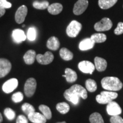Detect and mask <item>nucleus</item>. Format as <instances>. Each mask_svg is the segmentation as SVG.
I'll return each mask as SVG.
<instances>
[{
	"mask_svg": "<svg viewBox=\"0 0 123 123\" xmlns=\"http://www.w3.org/2000/svg\"><path fill=\"white\" fill-rule=\"evenodd\" d=\"M64 97L67 100L76 105L79 101V98L86 99L88 97L87 91L79 84H74L64 92Z\"/></svg>",
	"mask_w": 123,
	"mask_h": 123,
	"instance_id": "nucleus-1",
	"label": "nucleus"
},
{
	"mask_svg": "<svg viewBox=\"0 0 123 123\" xmlns=\"http://www.w3.org/2000/svg\"><path fill=\"white\" fill-rule=\"evenodd\" d=\"M101 84L104 89L111 91H117L123 87L122 82L117 77H105L101 80Z\"/></svg>",
	"mask_w": 123,
	"mask_h": 123,
	"instance_id": "nucleus-2",
	"label": "nucleus"
},
{
	"mask_svg": "<svg viewBox=\"0 0 123 123\" xmlns=\"http://www.w3.org/2000/svg\"><path fill=\"white\" fill-rule=\"evenodd\" d=\"M118 96L117 93L112 91H102L100 94L98 95L96 97V100L99 104H108L112 100L116 99Z\"/></svg>",
	"mask_w": 123,
	"mask_h": 123,
	"instance_id": "nucleus-3",
	"label": "nucleus"
},
{
	"mask_svg": "<svg viewBox=\"0 0 123 123\" xmlns=\"http://www.w3.org/2000/svg\"><path fill=\"white\" fill-rule=\"evenodd\" d=\"M82 28V25L80 23L74 20L71 21L66 29V33L70 37L75 38L79 34Z\"/></svg>",
	"mask_w": 123,
	"mask_h": 123,
	"instance_id": "nucleus-4",
	"label": "nucleus"
},
{
	"mask_svg": "<svg viewBox=\"0 0 123 123\" xmlns=\"http://www.w3.org/2000/svg\"><path fill=\"white\" fill-rule=\"evenodd\" d=\"M37 88V81L34 78H30L25 82L24 86V92L27 97H31L34 94Z\"/></svg>",
	"mask_w": 123,
	"mask_h": 123,
	"instance_id": "nucleus-5",
	"label": "nucleus"
},
{
	"mask_svg": "<svg viewBox=\"0 0 123 123\" xmlns=\"http://www.w3.org/2000/svg\"><path fill=\"white\" fill-rule=\"evenodd\" d=\"M112 25L113 24L110 18L105 17L95 24L94 29L97 31H105L110 30L112 28Z\"/></svg>",
	"mask_w": 123,
	"mask_h": 123,
	"instance_id": "nucleus-6",
	"label": "nucleus"
},
{
	"mask_svg": "<svg viewBox=\"0 0 123 123\" xmlns=\"http://www.w3.org/2000/svg\"><path fill=\"white\" fill-rule=\"evenodd\" d=\"M12 68L10 62L5 58H0V78L6 76Z\"/></svg>",
	"mask_w": 123,
	"mask_h": 123,
	"instance_id": "nucleus-7",
	"label": "nucleus"
},
{
	"mask_svg": "<svg viewBox=\"0 0 123 123\" xmlns=\"http://www.w3.org/2000/svg\"><path fill=\"white\" fill-rule=\"evenodd\" d=\"M78 68L82 73L84 74H92L95 69V64L88 61H83L78 64Z\"/></svg>",
	"mask_w": 123,
	"mask_h": 123,
	"instance_id": "nucleus-8",
	"label": "nucleus"
},
{
	"mask_svg": "<svg viewBox=\"0 0 123 123\" xmlns=\"http://www.w3.org/2000/svg\"><path fill=\"white\" fill-rule=\"evenodd\" d=\"M88 5V0H78L74 6L73 12L74 14L79 15L83 13L87 9Z\"/></svg>",
	"mask_w": 123,
	"mask_h": 123,
	"instance_id": "nucleus-9",
	"label": "nucleus"
},
{
	"mask_svg": "<svg viewBox=\"0 0 123 123\" xmlns=\"http://www.w3.org/2000/svg\"><path fill=\"white\" fill-rule=\"evenodd\" d=\"M54 58V57L53 54L50 51H47L43 55L39 54L36 56V59L38 62L43 65H47L51 63L53 61Z\"/></svg>",
	"mask_w": 123,
	"mask_h": 123,
	"instance_id": "nucleus-10",
	"label": "nucleus"
},
{
	"mask_svg": "<svg viewBox=\"0 0 123 123\" xmlns=\"http://www.w3.org/2000/svg\"><path fill=\"white\" fill-rule=\"evenodd\" d=\"M18 85V80L12 78L6 81L2 86V90L5 93H9L17 88Z\"/></svg>",
	"mask_w": 123,
	"mask_h": 123,
	"instance_id": "nucleus-11",
	"label": "nucleus"
},
{
	"mask_svg": "<svg viewBox=\"0 0 123 123\" xmlns=\"http://www.w3.org/2000/svg\"><path fill=\"white\" fill-rule=\"evenodd\" d=\"M27 14V8L25 5H22L17 9L15 14V20L18 24H21L25 21Z\"/></svg>",
	"mask_w": 123,
	"mask_h": 123,
	"instance_id": "nucleus-12",
	"label": "nucleus"
},
{
	"mask_svg": "<svg viewBox=\"0 0 123 123\" xmlns=\"http://www.w3.org/2000/svg\"><path fill=\"white\" fill-rule=\"evenodd\" d=\"M107 112L108 114L111 116L119 115L122 112L121 107L115 101H111L109 103L107 106Z\"/></svg>",
	"mask_w": 123,
	"mask_h": 123,
	"instance_id": "nucleus-13",
	"label": "nucleus"
},
{
	"mask_svg": "<svg viewBox=\"0 0 123 123\" xmlns=\"http://www.w3.org/2000/svg\"><path fill=\"white\" fill-rule=\"evenodd\" d=\"M27 116L29 120L33 123H46L47 120L43 115L36 112L30 113Z\"/></svg>",
	"mask_w": 123,
	"mask_h": 123,
	"instance_id": "nucleus-14",
	"label": "nucleus"
},
{
	"mask_svg": "<svg viewBox=\"0 0 123 123\" xmlns=\"http://www.w3.org/2000/svg\"><path fill=\"white\" fill-rule=\"evenodd\" d=\"M12 37L15 42L19 43L23 41H25L27 36L25 35L24 31L21 29H15L13 31Z\"/></svg>",
	"mask_w": 123,
	"mask_h": 123,
	"instance_id": "nucleus-15",
	"label": "nucleus"
},
{
	"mask_svg": "<svg viewBox=\"0 0 123 123\" xmlns=\"http://www.w3.org/2000/svg\"><path fill=\"white\" fill-rule=\"evenodd\" d=\"M94 61L95 68L98 71L102 72L106 70L107 67V62L106 61V60L102 58L96 56V57L95 58Z\"/></svg>",
	"mask_w": 123,
	"mask_h": 123,
	"instance_id": "nucleus-16",
	"label": "nucleus"
},
{
	"mask_svg": "<svg viewBox=\"0 0 123 123\" xmlns=\"http://www.w3.org/2000/svg\"><path fill=\"white\" fill-rule=\"evenodd\" d=\"M95 44V42L91 39V38H87L80 42L79 45V48L81 51L88 50L93 47Z\"/></svg>",
	"mask_w": 123,
	"mask_h": 123,
	"instance_id": "nucleus-17",
	"label": "nucleus"
},
{
	"mask_svg": "<svg viewBox=\"0 0 123 123\" xmlns=\"http://www.w3.org/2000/svg\"><path fill=\"white\" fill-rule=\"evenodd\" d=\"M47 47L50 50L56 51L60 47V42L58 38L55 37H51L49 38L46 44Z\"/></svg>",
	"mask_w": 123,
	"mask_h": 123,
	"instance_id": "nucleus-18",
	"label": "nucleus"
},
{
	"mask_svg": "<svg viewBox=\"0 0 123 123\" xmlns=\"http://www.w3.org/2000/svg\"><path fill=\"white\" fill-rule=\"evenodd\" d=\"M63 76L65 77L66 80L68 83L75 82L78 78L76 72L70 68H66L65 75H63Z\"/></svg>",
	"mask_w": 123,
	"mask_h": 123,
	"instance_id": "nucleus-19",
	"label": "nucleus"
},
{
	"mask_svg": "<svg viewBox=\"0 0 123 123\" xmlns=\"http://www.w3.org/2000/svg\"><path fill=\"white\" fill-rule=\"evenodd\" d=\"M36 53L34 50H29L27 51L24 56V60L26 64H32L35 62L36 58Z\"/></svg>",
	"mask_w": 123,
	"mask_h": 123,
	"instance_id": "nucleus-20",
	"label": "nucleus"
},
{
	"mask_svg": "<svg viewBox=\"0 0 123 123\" xmlns=\"http://www.w3.org/2000/svg\"><path fill=\"white\" fill-rule=\"evenodd\" d=\"M49 13L53 15H57L61 13L63 10L62 5L59 3H54V4H51L47 8Z\"/></svg>",
	"mask_w": 123,
	"mask_h": 123,
	"instance_id": "nucleus-21",
	"label": "nucleus"
},
{
	"mask_svg": "<svg viewBox=\"0 0 123 123\" xmlns=\"http://www.w3.org/2000/svg\"><path fill=\"white\" fill-rule=\"evenodd\" d=\"M117 2V0H99L98 4L101 9H108L114 6Z\"/></svg>",
	"mask_w": 123,
	"mask_h": 123,
	"instance_id": "nucleus-22",
	"label": "nucleus"
},
{
	"mask_svg": "<svg viewBox=\"0 0 123 123\" xmlns=\"http://www.w3.org/2000/svg\"><path fill=\"white\" fill-rule=\"evenodd\" d=\"M59 55L63 59L66 61H71V59H73L74 57L73 53L70 51L68 49L64 48V47L62 48L60 50Z\"/></svg>",
	"mask_w": 123,
	"mask_h": 123,
	"instance_id": "nucleus-23",
	"label": "nucleus"
},
{
	"mask_svg": "<svg viewBox=\"0 0 123 123\" xmlns=\"http://www.w3.org/2000/svg\"><path fill=\"white\" fill-rule=\"evenodd\" d=\"M91 39L95 42V43H100L105 42L107 40V36L103 33H95L91 35Z\"/></svg>",
	"mask_w": 123,
	"mask_h": 123,
	"instance_id": "nucleus-24",
	"label": "nucleus"
},
{
	"mask_svg": "<svg viewBox=\"0 0 123 123\" xmlns=\"http://www.w3.org/2000/svg\"><path fill=\"white\" fill-rule=\"evenodd\" d=\"M56 108L58 111L62 114H66L70 111V106L67 103L62 102L56 104Z\"/></svg>",
	"mask_w": 123,
	"mask_h": 123,
	"instance_id": "nucleus-25",
	"label": "nucleus"
},
{
	"mask_svg": "<svg viewBox=\"0 0 123 123\" xmlns=\"http://www.w3.org/2000/svg\"><path fill=\"white\" fill-rule=\"evenodd\" d=\"M39 110L41 111V112H42V114L46 118V119L50 120L51 119V111L50 108L48 107V106L43 105V104L40 105L39 107Z\"/></svg>",
	"mask_w": 123,
	"mask_h": 123,
	"instance_id": "nucleus-26",
	"label": "nucleus"
},
{
	"mask_svg": "<svg viewBox=\"0 0 123 123\" xmlns=\"http://www.w3.org/2000/svg\"><path fill=\"white\" fill-rule=\"evenodd\" d=\"M89 119L91 123H104L101 115L98 112L92 113L90 115Z\"/></svg>",
	"mask_w": 123,
	"mask_h": 123,
	"instance_id": "nucleus-27",
	"label": "nucleus"
},
{
	"mask_svg": "<svg viewBox=\"0 0 123 123\" xmlns=\"http://www.w3.org/2000/svg\"><path fill=\"white\" fill-rule=\"evenodd\" d=\"M86 87L87 91L90 92H93L97 90V84L94 80L87 79L86 81Z\"/></svg>",
	"mask_w": 123,
	"mask_h": 123,
	"instance_id": "nucleus-28",
	"label": "nucleus"
},
{
	"mask_svg": "<svg viewBox=\"0 0 123 123\" xmlns=\"http://www.w3.org/2000/svg\"><path fill=\"white\" fill-rule=\"evenodd\" d=\"M33 7L37 9H40V10H44V9L48 8L49 2L48 1H43V2H38L37 1H35L33 4Z\"/></svg>",
	"mask_w": 123,
	"mask_h": 123,
	"instance_id": "nucleus-29",
	"label": "nucleus"
},
{
	"mask_svg": "<svg viewBox=\"0 0 123 123\" xmlns=\"http://www.w3.org/2000/svg\"><path fill=\"white\" fill-rule=\"evenodd\" d=\"M22 110L23 112L27 115L31 113L35 112L34 107L32 105H31L30 104L27 103H25L23 104V105H22Z\"/></svg>",
	"mask_w": 123,
	"mask_h": 123,
	"instance_id": "nucleus-30",
	"label": "nucleus"
},
{
	"mask_svg": "<svg viewBox=\"0 0 123 123\" xmlns=\"http://www.w3.org/2000/svg\"><path fill=\"white\" fill-rule=\"evenodd\" d=\"M37 31L34 27H30L28 29L27 34V38L30 41H34L36 39Z\"/></svg>",
	"mask_w": 123,
	"mask_h": 123,
	"instance_id": "nucleus-31",
	"label": "nucleus"
},
{
	"mask_svg": "<svg viewBox=\"0 0 123 123\" xmlns=\"http://www.w3.org/2000/svg\"><path fill=\"white\" fill-rule=\"evenodd\" d=\"M4 115L9 120H13L15 117V112L10 108H6L5 109Z\"/></svg>",
	"mask_w": 123,
	"mask_h": 123,
	"instance_id": "nucleus-32",
	"label": "nucleus"
},
{
	"mask_svg": "<svg viewBox=\"0 0 123 123\" xmlns=\"http://www.w3.org/2000/svg\"><path fill=\"white\" fill-rule=\"evenodd\" d=\"M12 99L14 103H19L24 99V95L21 92H16L12 95Z\"/></svg>",
	"mask_w": 123,
	"mask_h": 123,
	"instance_id": "nucleus-33",
	"label": "nucleus"
},
{
	"mask_svg": "<svg viewBox=\"0 0 123 123\" xmlns=\"http://www.w3.org/2000/svg\"><path fill=\"white\" fill-rule=\"evenodd\" d=\"M111 123H123V119L119 115L112 116L110 119Z\"/></svg>",
	"mask_w": 123,
	"mask_h": 123,
	"instance_id": "nucleus-34",
	"label": "nucleus"
},
{
	"mask_svg": "<svg viewBox=\"0 0 123 123\" xmlns=\"http://www.w3.org/2000/svg\"><path fill=\"white\" fill-rule=\"evenodd\" d=\"M114 33L116 35H120L123 34V22H119L117 26L114 30Z\"/></svg>",
	"mask_w": 123,
	"mask_h": 123,
	"instance_id": "nucleus-35",
	"label": "nucleus"
},
{
	"mask_svg": "<svg viewBox=\"0 0 123 123\" xmlns=\"http://www.w3.org/2000/svg\"><path fill=\"white\" fill-rule=\"evenodd\" d=\"M0 7L4 9H9L12 7V4L6 0H0Z\"/></svg>",
	"mask_w": 123,
	"mask_h": 123,
	"instance_id": "nucleus-36",
	"label": "nucleus"
},
{
	"mask_svg": "<svg viewBox=\"0 0 123 123\" xmlns=\"http://www.w3.org/2000/svg\"><path fill=\"white\" fill-rule=\"evenodd\" d=\"M16 123H28V120L24 115H19L17 119Z\"/></svg>",
	"mask_w": 123,
	"mask_h": 123,
	"instance_id": "nucleus-37",
	"label": "nucleus"
},
{
	"mask_svg": "<svg viewBox=\"0 0 123 123\" xmlns=\"http://www.w3.org/2000/svg\"><path fill=\"white\" fill-rule=\"evenodd\" d=\"M5 9L2 8V7H0V17L3 16L5 13Z\"/></svg>",
	"mask_w": 123,
	"mask_h": 123,
	"instance_id": "nucleus-38",
	"label": "nucleus"
},
{
	"mask_svg": "<svg viewBox=\"0 0 123 123\" xmlns=\"http://www.w3.org/2000/svg\"><path fill=\"white\" fill-rule=\"evenodd\" d=\"M3 121V117H2V115H1V113H0V123H2Z\"/></svg>",
	"mask_w": 123,
	"mask_h": 123,
	"instance_id": "nucleus-39",
	"label": "nucleus"
},
{
	"mask_svg": "<svg viewBox=\"0 0 123 123\" xmlns=\"http://www.w3.org/2000/svg\"><path fill=\"white\" fill-rule=\"evenodd\" d=\"M66 123V121H62V122H58V123Z\"/></svg>",
	"mask_w": 123,
	"mask_h": 123,
	"instance_id": "nucleus-40",
	"label": "nucleus"
},
{
	"mask_svg": "<svg viewBox=\"0 0 123 123\" xmlns=\"http://www.w3.org/2000/svg\"><path fill=\"white\" fill-rule=\"evenodd\" d=\"M23 26V27H25V25H23V26Z\"/></svg>",
	"mask_w": 123,
	"mask_h": 123,
	"instance_id": "nucleus-41",
	"label": "nucleus"
}]
</instances>
